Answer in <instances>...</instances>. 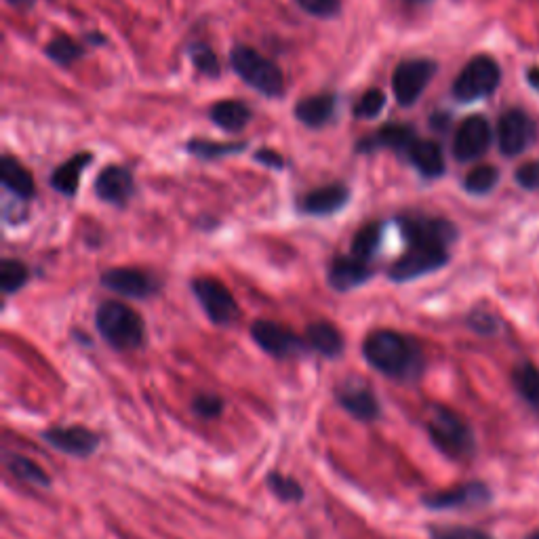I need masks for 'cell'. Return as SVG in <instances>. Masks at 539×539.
<instances>
[{
    "label": "cell",
    "mask_w": 539,
    "mask_h": 539,
    "mask_svg": "<svg viewBox=\"0 0 539 539\" xmlns=\"http://www.w3.org/2000/svg\"><path fill=\"white\" fill-rule=\"evenodd\" d=\"M407 249L388 268L392 283H409L432 274L449 264L451 245L457 241V228L445 217L405 215L398 219Z\"/></svg>",
    "instance_id": "cell-1"
},
{
    "label": "cell",
    "mask_w": 539,
    "mask_h": 539,
    "mask_svg": "<svg viewBox=\"0 0 539 539\" xmlns=\"http://www.w3.org/2000/svg\"><path fill=\"white\" fill-rule=\"evenodd\" d=\"M365 361L394 382H415L426 369L422 346L394 329H375L363 342Z\"/></svg>",
    "instance_id": "cell-2"
},
{
    "label": "cell",
    "mask_w": 539,
    "mask_h": 539,
    "mask_svg": "<svg viewBox=\"0 0 539 539\" xmlns=\"http://www.w3.org/2000/svg\"><path fill=\"white\" fill-rule=\"evenodd\" d=\"M95 327L116 350H137L146 342V323L142 314L116 299H106L97 306Z\"/></svg>",
    "instance_id": "cell-3"
},
{
    "label": "cell",
    "mask_w": 539,
    "mask_h": 539,
    "mask_svg": "<svg viewBox=\"0 0 539 539\" xmlns=\"http://www.w3.org/2000/svg\"><path fill=\"white\" fill-rule=\"evenodd\" d=\"M426 430L434 447L451 459H470L476 451L470 424L457 411L445 405H432L428 409Z\"/></svg>",
    "instance_id": "cell-4"
},
{
    "label": "cell",
    "mask_w": 539,
    "mask_h": 539,
    "mask_svg": "<svg viewBox=\"0 0 539 539\" xmlns=\"http://www.w3.org/2000/svg\"><path fill=\"white\" fill-rule=\"evenodd\" d=\"M230 62L234 72L262 95L281 97L285 93V76L281 68L259 51L245 45H236L230 51Z\"/></svg>",
    "instance_id": "cell-5"
},
{
    "label": "cell",
    "mask_w": 539,
    "mask_h": 539,
    "mask_svg": "<svg viewBox=\"0 0 539 539\" xmlns=\"http://www.w3.org/2000/svg\"><path fill=\"white\" fill-rule=\"evenodd\" d=\"M192 293L215 327H230L241 318V306L219 278L196 276L192 281Z\"/></svg>",
    "instance_id": "cell-6"
},
{
    "label": "cell",
    "mask_w": 539,
    "mask_h": 539,
    "mask_svg": "<svg viewBox=\"0 0 539 539\" xmlns=\"http://www.w3.org/2000/svg\"><path fill=\"white\" fill-rule=\"evenodd\" d=\"M499 81H502V70L489 55H478L464 66L453 83V95L459 102H476V99L491 95Z\"/></svg>",
    "instance_id": "cell-7"
},
{
    "label": "cell",
    "mask_w": 539,
    "mask_h": 539,
    "mask_svg": "<svg viewBox=\"0 0 539 539\" xmlns=\"http://www.w3.org/2000/svg\"><path fill=\"white\" fill-rule=\"evenodd\" d=\"M251 337L259 348L272 358H278V361L302 354L306 348H310L306 339L299 337L291 327L268 321V318H259L251 325Z\"/></svg>",
    "instance_id": "cell-8"
},
{
    "label": "cell",
    "mask_w": 539,
    "mask_h": 539,
    "mask_svg": "<svg viewBox=\"0 0 539 539\" xmlns=\"http://www.w3.org/2000/svg\"><path fill=\"white\" fill-rule=\"evenodd\" d=\"M436 74V64L432 59H407V62L398 64L392 76V91L396 95V102L409 108L413 106L430 81Z\"/></svg>",
    "instance_id": "cell-9"
},
{
    "label": "cell",
    "mask_w": 539,
    "mask_h": 539,
    "mask_svg": "<svg viewBox=\"0 0 539 539\" xmlns=\"http://www.w3.org/2000/svg\"><path fill=\"white\" fill-rule=\"evenodd\" d=\"M335 398L339 407L358 422H375L382 417V405H379L373 388H369L361 377H348L346 382L335 388Z\"/></svg>",
    "instance_id": "cell-10"
},
{
    "label": "cell",
    "mask_w": 539,
    "mask_h": 539,
    "mask_svg": "<svg viewBox=\"0 0 539 539\" xmlns=\"http://www.w3.org/2000/svg\"><path fill=\"white\" fill-rule=\"evenodd\" d=\"M45 443L51 445L55 451L66 453L70 457H91L97 449L102 438L97 432L85 426H55L43 432Z\"/></svg>",
    "instance_id": "cell-11"
},
{
    "label": "cell",
    "mask_w": 539,
    "mask_h": 539,
    "mask_svg": "<svg viewBox=\"0 0 539 539\" xmlns=\"http://www.w3.org/2000/svg\"><path fill=\"white\" fill-rule=\"evenodd\" d=\"M491 146V125L485 116H468L459 125L453 142V154L457 161L468 163L474 158H481Z\"/></svg>",
    "instance_id": "cell-12"
},
{
    "label": "cell",
    "mask_w": 539,
    "mask_h": 539,
    "mask_svg": "<svg viewBox=\"0 0 539 539\" xmlns=\"http://www.w3.org/2000/svg\"><path fill=\"white\" fill-rule=\"evenodd\" d=\"M535 125L531 116L523 110H508L497 125V144L506 156H516L527 150V146L533 142Z\"/></svg>",
    "instance_id": "cell-13"
},
{
    "label": "cell",
    "mask_w": 539,
    "mask_h": 539,
    "mask_svg": "<svg viewBox=\"0 0 539 539\" xmlns=\"http://www.w3.org/2000/svg\"><path fill=\"white\" fill-rule=\"evenodd\" d=\"M99 281L108 291L129 299H146L158 289L156 278L139 268H110L99 276Z\"/></svg>",
    "instance_id": "cell-14"
},
{
    "label": "cell",
    "mask_w": 539,
    "mask_h": 539,
    "mask_svg": "<svg viewBox=\"0 0 539 539\" xmlns=\"http://www.w3.org/2000/svg\"><path fill=\"white\" fill-rule=\"evenodd\" d=\"M491 502V491L485 483H464L451 489L436 491L424 497V506L432 510H453V508H474Z\"/></svg>",
    "instance_id": "cell-15"
},
{
    "label": "cell",
    "mask_w": 539,
    "mask_h": 539,
    "mask_svg": "<svg viewBox=\"0 0 539 539\" xmlns=\"http://www.w3.org/2000/svg\"><path fill=\"white\" fill-rule=\"evenodd\" d=\"M371 278H373L371 264L354 257L352 253L333 257L331 264H329V270H327L329 287L337 293H350L358 287L367 285Z\"/></svg>",
    "instance_id": "cell-16"
},
{
    "label": "cell",
    "mask_w": 539,
    "mask_h": 539,
    "mask_svg": "<svg viewBox=\"0 0 539 539\" xmlns=\"http://www.w3.org/2000/svg\"><path fill=\"white\" fill-rule=\"evenodd\" d=\"M95 194H97L99 201L123 207L131 201V196L135 194V179H133L129 169L110 165L97 175Z\"/></svg>",
    "instance_id": "cell-17"
},
{
    "label": "cell",
    "mask_w": 539,
    "mask_h": 539,
    "mask_svg": "<svg viewBox=\"0 0 539 539\" xmlns=\"http://www.w3.org/2000/svg\"><path fill=\"white\" fill-rule=\"evenodd\" d=\"M350 201V190L344 184H329L308 192L299 201V211L314 217H325L342 211Z\"/></svg>",
    "instance_id": "cell-18"
},
{
    "label": "cell",
    "mask_w": 539,
    "mask_h": 539,
    "mask_svg": "<svg viewBox=\"0 0 539 539\" xmlns=\"http://www.w3.org/2000/svg\"><path fill=\"white\" fill-rule=\"evenodd\" d=\"M335 108H337V97L333 93H318V95L299 99L295 106V116H297V121L304 123L306 127L318 129L333 121Z\"/></svg>",
    "instance_id": "cell-19"
},
{
    "label": "cell",
    "mask_w": 539,
    "mask_h": 539,
    "mask_svg": "<svg viewBox=\"0 0 539 539\" xmlns=\"http://www.w3.org/2000/svg\"><path fill=\"white\" fill-rule=\"evenodd\" d=\"M306 342L312 350L323 354L325 358H337L344 354L346 339L337 325L329 321H314L306 327Z\"/></svg>",
    "instance_id": "cell-20"
},
{
    "label": "cell",
    "mask_w": 539,
    "mask_h": 539,
    "mask_svg": "<svg viewBox=\"0 0 539 539\" xmlns=\"http://www.w3.org/2000/svg\"><path fill=\"white\" fill-rule=\"evenodd\" d=\"M411 165L424 177H441L445 173V156L441 146L432 139H415L407 148Z\"/></svg>",
    "instance_id": "cell-21"
},
{
    "label": "cell",
    "mask_w": 539,
    "mask_h": 539,
    "mask_svg": "<svg viewBox=\"0 0 539 539\" xmlns=\"http://www.w3.org/2000/svg\"><path fill=\"white\" fill-rule=\"evenodd\" d=\"M211 121L228 133H238L243 131L253 118L251 108L241 102V99H226V102H217L211 110H209Z\"/></svg>",
    "instance_id": "cell-22"
},
{
    "label": "cell",
    "mask_w": 539,
    "mask_h": 539,
    "mask_svg": "<svg viewBox=\"0 0 539 539\" xmlns=\"http://www.w3.org/2000/svg\"><path fill=\"white\" fill-rule=\"evenodd\" d=\"M415 142V131L409 125H388L384 129H379L375 135L367 137L365 142L356 146L358 152H373L379 148H390V150H405Z\"/></svg>",
    "instance_id": "cell-23"
},
{
    "label": "cell",
    "mask_w": 539,
    "mask_h": 539,
    "mask_svg": "<svg viewBox=\"0 0 539 539\" xmlns=\"http://www.w3.org/2000/svg\"><path fill=\"white\" fill-rule=\"evenodd\" d=\"M93 161V154L89 152H81L74 154L72 158H68L66 163L59 165L55 169V173L51 175V186L64 196H74L78 190V184H81V175L85 171V167H89Z\"/></svg>",
    "instance_id": "cell-24"
},
{
    "label": "cell",
    "mask_w": 539,
    "mask_h": 539,
    "mask_svg": "<svg viewBox=\"0 0 539 539\" xmlns=\"http://www.w3.org/2000/svg\"><path fill=\"white\" fill-rule=\"evenodd\" d=\"M0 182H3V186L11 190L15 196L24 198V201H28V198H32L36 192L32 173L19 163L17 158L9 154L3 156V161H0Z\"/></svg>",
    "instance_id": "cell-25"
},
{
    "label": "cell",
    "mask_w": 539,
    "mask_h": 539,
    "mask_svg": "<svg viewBox=\"0 0 539 539\" xmlns=\"http://www.w3.org/2000/svg\"><path fill=\"white\" fill-rule=\"evenodd\" d=\"M5 468L15 476L19 478L22 483H28L32 487H41V489H49L51 487V476L49 472L41 466L36 464L34 459L26 457V455H19V453H7L5 455Z\"/></svg>",
    "instance_id": "cell-26"
},
{
    "label": "cell",
    "mask_w": 539,
    "mask_h": 539,
    "mask_svg": "<svg viewBox=\"0 0 539 539\" xmlns=\"http://www.w3.org/2000/svg\"><path fill=\"white\" fill-rule=\"evenodd\" d=\"M512 386L523 401L539 413V369L531 361L518 363L512 371Z\"/></svg>",
    "instance_id": "cell-27"
},
{
    "label": "cell",
    "mask_w": 539,
    "mask_h": 539,
    "mask_svg": "<svg viewBox=\"0 0 539 539\" xmlns=\"http://www.w3.org/2000/svg\"><path fill=\"white\" fill-rule=\"evenodd\" d=\"M382 238H384V224L382 222H371L358 230L352 238V249L350 253L363 262H373V257L377 255L379 247H382Z\"/></svg>",
    "instance_id": "cell-28"
},
{
    "label": "cell",
    "mask_w": 539,
    "mask_h": 539,
    "mask_svg": "<svg viewBox=\"0 0 539 539\" xmlns=\"http://www.w3.org/2000/svg\"><path fill=\"white\" fill-rule=\"evenodd\" d=\"M266 485L278 502L283 504H302L306 499L304 487L299 485L293 476H287L283 472H270L266 476Z\"/></svg>",
    "instance_id": "cell-29"
},
{
    "label": "cell",
    "mask_w": 539,
    "mask_h": 539,
    "mask_svg": "<svg viewBox=\"0 0 539 539\" xmlns=\"http://www.w3.org/2000/svg\"><path fill=\"white\" fill-rule=\"evenodd\" d=\"M30 278V268L19 259H3V264H0V289L5 295L22 291L30 283Z\"/></svg>",
    "instance_id": "cell-30"
},
{
    "label": "cell",
    "mask_w": 539,
    "mask_h": 539,
    "mask_svg": "<svg viewBox=\"0 0 539 539\" xmlns=\"http://www.w3.org/2000/svg\"><path fill=\"white\" fill-rule=\"evenodd\" d=\"M85 53L83 45H78L70 36H57L47 45V57L53 59L57 66H72L76 59H81Z\"/></svg>",
    "instance_id": "cell-31"
},
{
    "label": "cell",
    "mask_w": 539,
    "mask_h": 539,
    "mask_svg": "<svg viewBox=\"0 0 539 539\" xmlns=\"http://www.w3.org/2000/svg\"><path fill=\"white\" fill-rule=\"evenodd\" d=\"M499 182V171L491 165H481L474 167L466 179H464V188L470 194H487L495 188V184Z\"/></svg>",
    "instance_id": "cell-32"
},
{
    "label": "cell",
    "mask_w": 539,
    "mask_h": 539,
    "mask_svg": "<svg viewBox=\"0 0 539 539\" xmlns=\"http://www.w3.org/2000/svg\"><path fill=\"white\" fill-rule=\"evenodd\" d=\"M247 144H219V142H205V139H192L188 144V152L201 158H219L228 154H238L245 150Z\"/></svg>",
    "instance_id": "cell-33"
},
{
    "label": "cell",
    "mask_w": 539,
    "mask_h": 539,
    "mask_svg": "<svg viewBox=\"0 0 539 539\" xmlns=\"http://www.w3.org/2000/svg\"><path fill=\"white\" fill-rule=\"evenodd\" d=\"M188 55L192 59V64L196 66L198 72H203L205 76H219V59L217 55L211 51L209 45H203V43H196V45H190L188 47Z\"/></svg>",
    "instance_id": "cell-34"
},
{
    "label": "cell",
    "mask_w": 539,
    "mask_h": 539,
    "mask_svg": "<svg viewBox=\"0 0 539 539\" xmlns=\"http://www.w3.org/2000/svg\"><path fill=\"white\" fill-rule=\"evenodd\" d=\"M430 539H493L489 533L464 525H432Z\"/></svg>",
    "instance_id": "cell-35"
},
{
    "label": "cell",
    "mask_w": 539,
    "mask_h": 539,
    "mask_svg": "<svg viewBox=\"0 0 539 539\" xmlns=\"http://www.w3.org/2000/svg\"><path fill=\"white\" fill-rule=\"evenodd\" d=\"M226 409V403H224V398L219 396V394H196L194 396V401H192V411L198 415V417H203V419H217V417H222Z\"/></svg>",
    "instance_id": "cell-36"
},
{
    "label": "cell",
    "mask_w": 539,
    "mask_h": 539,
    "mask_svg": "<svg viewBox=\"0 0 539 539\" xmlns=\"http://www.w3.org/2000/svg\"><path fill=\"white\" fill-rule=\"evenodd\" d=\"M384 106H386L384 91L382 89H369L354 106V116L356 118H375V116L382 114Z\"/></svg>",
    "instance_id": "cell-37"
},
{
    "label": "cell",
    "mask_w": 539,
    "mask_h": 539,
    "mask_svg": "<svg viewBox=\"0 0 539 539\" xmlns=\"http://www.w3.org/2000/svg\"><path fill=\"white\" fill-rule=\"evenodd\" d=\"M297 5L314 17H333L339 13V0H297Z\"/></svg>",
    "instance_id": "cell-38"
},
{
    "label": "cell",
    "mask_w": 539,
    "mask_h": 539,
    "mask_svg": "<svg viewBox=\"0 0 539 539\" xmlns=\"http://www.w3.org/2000/svg\"><path fill=\"white\" fill-rule=\"evenodd\" d=\"M516 182L525 190H539V161L525 163L516 171Z\"/></svg>",
    "instance_id": "cell-39"
},
{
    "label": "cell",
    "mask_w": 539,
    "mask_h": 539,
    "mask_svg": "<svg viewBox=\"0 0 539 539\" xmlns=\"http://www.w3.org/2000/svg\"><path fill=\"white\" fill-rule=\"evenodd\" d=\"M470 327L478 333L489 335V333L497 331V321H495V316L489 312H474L470 316Z\"/></svg>",
    "instance_id": "cell-40"
},
{
    "label": "cell",
    "mask_w": 539,
    "mask_h": 539,
    "mask_svg": "<svg viewBox=\"0 0 539 539\" xmlns=\"http://www.w3.org/2000/svg\"><path fill=\"white\" fill-rule=\"evenodd\" d=\"M255 161L266 165V167H272V169H283L285 167V158L281 154H278V152L266 150V148L255 152Z\"/></svg>",
    "instance_id": "cell-41"
},
{
    "label": "cell",
    "mask_w": 539,
    "mask_h": 539,
    "mask_svg": "<svg viewBox=\"0 0 539 539\" xmlns=\"http://www.w3.org/2000/svg\"><path fill=\"white\" fill-rule=\"evenodd\" d=\"M527 81H529V85H531L533 89L539 91V68H531V70L527 72Z\"/></svg>",
    "instance_id": "cell-42"
},
{
    "label": "cell",
    "mask_w": 539,
    "mask_h": 539,
    "mask_svg": "<svg viewBox=\"0 0 539 539\" xmlns=\"http://www.w3.org/2000/svg\"><path fill=\"white\" fill-rule=\"evenodd\" d=\"M7 3L13 7H19V9H26V7L34 5V0H7Z\"/></svg>",
    "instance_id": "cell-43"
},
{
    "label": "cell",
    "mask_w": 539,
    "mask_h": 539,
    "mask_svg": "<svg viewBox=\"0 0 539 539\" xmlns=\"http://www.w3.org/2000/svg\"><path fill=\"white\" fill-rule=\"evenodd\" d=\"M407 3H413V5H422V3H428V0H407Z\"/></svg>",
    "instance_id": "cell-44"
},
{
    "label": "cell",
    "mask_w": 539,
    "mask_h": 539,
    "mask_svg": "<svg viewBox=\"0 0 539 539\" xmlns=\"http://www.w3.org/2000/svg\"><path fill=\"white\" fill-rule=\"evenodd\" d=\"M525 539H539V531H535V533H531V535H527Z\"/></svg>",
    "instance_id": "cell-45"
}]
</instances>
